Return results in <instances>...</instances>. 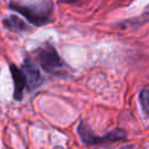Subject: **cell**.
<instances>
[{
    "mask_svg": "<svg viewBox=\"0 0 149 149\" xmlns=\"http://www.w3.org/2000/svg\"><path fill=\"white\" fill-rule=\"evenodd\" d=\"M10 7L16 12L24 15L29 21L35 24H44L50 20L51 8L45 5H21V3H10Z\"/></svg>",
    "mask_w": 149,
    "mask_h": 149,
    "instance_id": "2",
    "label": "cell"
},
{
    "mask_svg": "<svg viewBox=\"0 0 149 149\" xmlns=\"http://www.w3.org/2000/svg\"><path fill=\"white\" fill-rule=\"evenodd\" d=\"M24 79H26V85L28 86L29 90H34L37 86H40L43 81V78L38 71V69L30 62H26L21 69Z\"/></svg>",
    "mask_w": 149,
    "mask_h": 149,
    "instance_id": "3",
    "label": "cell"
},
{
    "mask_svg": "<svg viewBox=\"0 0 149 149\" xmlns=\"http://www.w3.org/2000/svg\"><path fill=\"white\" fill-rule=\"evenodd\" d=\"M12 70V74H13V80H14V97L16 100H20L22 98V91L23 87L26 85V79L22 73V71L20 69H17L16 66H10Z\"/></svg>",
    "mask_w": 149,
    "mask_h": 149,
    "instance_id": "4",
    "label": "cell"
},
{
    "mask_svg": "<svg viewBox=\"0 0 149 149\" xmlns=\"http://www.w3.org/2000/svg\"><path fill=\"white\" fill-rule=\"evenodd\" d=\"M3 23H5L9 29L15 30V31H21V30H24V29L27 28L26 24H24V22H23L21 19L16 17V16H9L8 19H6V20L3 21Z\"/></svg>",
    "mask_w": 149,
    "mask_h": 149,
    "instance_id": "5",
    "label": "cell"
},
{
    "mask_svg": "<svg viewBox=\"0 0 149 149\" xmlns=\"http://www.w3.org/2000/svg\"><path fill=\"white\" fill-rule=\"evenodd\" d=\"M35 57L40 63V65L42 66V69L49 73H52L55 76H62L66 72L65 64L59 58L52 45H45L38 48L36 50Z\"/></svg>",
    "mask_w": 149,
    "mask_h": 149,
    "instance_id": "1",
    "label": "cell"
},
{
    "mask_svg": "<svg viewBox=\"0 0 149 149\" xmlns=\"http://www.w3.org/2000/svg\"><path fill=\"white\" fill-rule=\"evenodd\" d=\"M140 102L143 112L149 115V85L144 86L140 92Z\"/></svg>",
    "mask_w": 149,
    "mask_h": 149,
    "instance_id": "6",
    "label": "cell"
},
{
    "mask_svg": "<svg viewBox=\"0 0 149 149\" xmlns=\"http://www.w3.org/2000/svg\"><path fill=\"white\" fill-rule=\"evenodd\" d=\"M55 149H64V148H55Z\"/></svg>",
    "mask_w": 149,
    "mask_h": 149,
    "instance_id": "7",
    "label": "cell"
}]
</instances>
